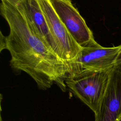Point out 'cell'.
<instances>
[{"label": "cell", "instance_id": "obj_6", "mask_svg": "<svg viewBox=\"0 0 121 121\" xmlns=\"http://www.w3.org/2000/svg\"><path fill=\"white\" fill-rule=\"evenodd\" d=\"M15 6L37 36L61 59L60 50L50 30L37 0H23Z\"/></svg>", "mask_w": 121, "mask_h": 121}, {"label": "cell", "instance_id": "obj_4", "mask_svg": "<svg viewBox=\"0 0 121 121\" xmlns=\"http://www.w3.org/2000/svg\"><path fill=\"white\" fill-rule=\"evenodd\" d=\"M56 14L82 48L95 43L93 33L71 0H49Z\"/></svg>", "mask_w": 121, "mask_h": 121}, {"label": "cell", "instance_id": "obj_7", "mask_svg": "<svg viewBox=\"0 0 121 121\" xmlns=\"http://www.w3.org/2000/svg\"><path fill=\"white\" fill-rule=\"evenodd\" d=\"M95 115V121H118L121 116V76L113 67L106 92Z\"/></svg>", "mask_w": 121, "mask_h": 121}, {"label": "cell", "instance_id": "obj_3", "mask_svg": "<svg viewBox=\"0 0 121 121\" xmlns=\"http://www.w3.org/2000/svg\"><path fill=\"white\" fill-rule=\"evenodd\" d=\"M50 30L61 53V59L69 67L72 76L78 72L76 62L82 47L69 33L52 7L49 0H37Z\"/></svg>", "mask_w": 121, "mask_h": 121}, {"label": "cell", "instance_id": "obj_9", "mask_svg": "<svg viewBox=\"0 0 121 121\" xmlns=\"http://www.w3.org/2000/svg\"><path fill=\"white\" fill-rule=\"evenodd\" d=\"M118 121H121V116L119 118V120H118Z\"/></svg>", "mask_w": 121, "mask_h": 121}, {"label": "cell", "instance_id": "obj_1", "mask_svg": "<svg viewBox=\"0 0 121 121\" xmlns=\"http://www.w3.org/2000/svg\"><path fill=\"white\" fill-rule=\"evenodd\" d=\"M0 14L9 27V33L0 38V52L8 50L10 65L16 71H24L45 90L56 84L63 92L66 80L72 76L67 64L51 50L35 34L17 7L1 0Z\"/></svg>", "mask_w": 121, "mask_h": 121}, {"label": "cell", "instance_id": "obj_2", "mask_svg": "<svg viewBox=\"0 0 121 121\" xmlns=\"http://www.w3.org/2000/svg\"><path fill=\"white\" fill-rule=\"evenodd\" d=\"M110 69H83L65 81L67 87L92 110L95 114L98 111L107 88Z\"/></svg>", "mask_w": 121, "mask_h": 121}, {"label": "cell", "instance_id": "obj_5", "mask_svg": "<svg viewBox=\"0 0 121 121\" xmlns=\"http://www.w3.org/2000/svg\"><path fill=\"white\" fill-rule=\"evenodd\" d=\"M121 50V44L117 46L105 47L95 42L83 47L76 62L78 72L83 69L108 70L114 65Z\"/></svg>", "mask_w": 121, "mask_h": 121}, {"label": "cell", "instance_id": "obj_8", "mask_svg": "<svg viewBox=\"0 0 121 121\" xmlns=\"http://www.w3.org/2000/svg\"><path fill=\"white\" fill-rule=\"evenodd\" d=\"M6 0L10 4L14 6H16L18 3H19L21 1L23 0Z\"/></svg>", "mask_w": 121, "mask_h": 121}]
</instances>
